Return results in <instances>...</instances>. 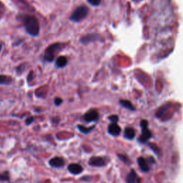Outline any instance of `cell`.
<instances>
[{
    "label": "cell",
    "mask_w": 183,
    "mask_h": 183,
    "mask_svg": "<svg viewBox=\"0 0 183 183\" xmlns=\"http://www.w3.org/2000/svg\"><path fill=\"white\" fill-rule=\"evenodd\" d=\"M24 25L26 31L32 36H37L40 33V23L34 16H26L24 19Z\"/></svg>",
    "instance_id": "cell-1"
},
{
    "label": "cell",
    "mask_w": 183,
    "mask_h": 183,
    "mask_svg": "<svg viewBox=\"0 0 183 183\" xmlns=\"http://www.w3.org/2000/svg\"><path fill=\"white\" fill-rule=\"evenodd\" d=\"M89 9L86 6H80L77 7L70 17V20L78 22L84 19L88 14Z\"/></svg>",
    "instance_id": "cell-2"
},
{
    "label": "cell",
    "mask_w": 183,
    "mask_h": 183,
    "mask_svg": "<svg viewBox=\"0 0 183 183\" xmlns=\"http://www.w3.org/2000/svg\"><path fill=\"white\" fill-rule=\"evenodd\" d=\"M63 45L60 43H55L48 47L45 50L44 59L47 61H52L54 59V54L57 52L58 50L61 49Z\"/></svg>",
    "instance_id": "cell-3"
},
{
    "label": "cell",
    "mask_w": 183,
    "mask_h": 183,
    "mask_svg": "<svg viewBox=\"0 0 183 183\" xmlns=\"http://www.w3.org/2000/svg\"><path fill=\"white\" fill-rule=\"evenodd\" d=\"M140 126L141 128H142V134H141L140 138H139V141L141 143L145 144L151 138L152 133L150 129H148V127H147L148 122L146 119H143V120L141 121Z\"/></svg>",
    "instance_id": "cell-4"
},
{
    "label": "cell",
    "mask_w": 183,
    "mask_h": 183,
    "mask_svg": "<svg viewBox=\"0 0 183 183\" xmlns=\"http://www.w3.org/2000/svg\"><path fill=\"white\" fill-rule=\"evenodd\" d=\"M100 40H101V36L98 34H89L80 39V42L87 45V44L93 42L100 41Z\"/></svg>",
    "instance_id": "cell-5"
},
{
    "label": "cell",
    "mask_w": 183,
    "mask_h": 183,
    "mask_svg": "<svg viewBox=\"0 0 183 183\" xmlns=\"http://www.w3.org/2000/svg\"><path fill=\"white\" fill-rule=\"evenodd\" d=\"M84 118L87 122H92L98 121L99 119V113L96 110H90L85 113Z\"/></svg>",
    "instance_id": "cell-6"
},
{
    "label": "cell",
    "mask_w": 183,
    "mask_h": 183,
    "mask_svg": "<svg viewBox=\"0 0 183 183\" xmlns=\"http://www.w3.org/2000/svg\"><path fill=\"white\" fill-rule=\"evenodd\" d=\"M89 165L93 167H103L107 164L105 158L102 157H92L89 160Z\"/></svg>",
    "instance_id": "cell-7"
},
{
    "label": "cell",
    "mask_w": 183,
    "mask_h": 183,
    "mask_svg": "<svg viewBox=\"0 0 183 183\" xmlns=\"http://www.w3.org/2000/svg\"><path fill=\"white\" fill-rule=\"evenodd\" d=\"M49 164L51 167L55 168H59L62 167L64 165V161L61 158H59V157H55V158H52L49 160Z\"/></svg>",
    "instance_id": "cell-8"
},
{
    "label": "cell",
    "mask_w": 183,
    "mask_h": 183,
    "mask_svg": "<svg viewBox=\"0 0 183 183\" xmlns=\"http://www.w3.org/2000/svg\"><path fill=\"white\" fill-rule=\"evenodd\" d=\"M121 128L117 122H112L108 127V132L112 136H118L120 134Z\"/></svg>",
    "instance_id": "cell-9"
},
{
    "label": "cell",
    "mask_w": 183,
    "mask_h": 183,
    "mask_svg": "<svg viewBox=\"0 0 183 183\" xmlns=\"http://www.w3.org/2000/svg\"><path fill=\"white\" fill-rule=\"evenodd\" d=\"M68 170L69 172L72 173V175H79L82 173L83 168L79 164L77 163H72V164L69 165L68 166Z\"/></svg>",
    "instance_id": "cell-10"
},
{
    "label": "cell",
    "mask_w": 183,
    "mask_h": 183,
    "mask_svg": "<svg viewBox=\"0 0 183 183\" xmlns=\"http://www.w3.org/2000/svg\"><path fill=\"white\" fill-rule=\"evenodd\" d=\"M127 182L128 183H134V182H140V179L137 176V173L135 172V171L134 170H132L130 171V172L129 173L127 177V179H126Z\"/></svg>",
    "instance_id": "cell-11"
},
{
    "label": "cell",
    "mask_w": 183,
    "mask_h": 183,
    "mask_svg": "<svg viewBox=\"0 0 183 183\" xmlns=\"http://www.w3.org/2000/svg\"><path fill=\"white\" fill-rule=\"evenodd\" d=\"M137 163H138L139 167H140V170L142 172H147L150 170V167H149L148 164H147V162L146 161L145 158H139L137 159Z\"/></svg>",
    "instance_id": "cell-12"
},
{
    "label": "cell",
    "mask_w": 183,
    "mask_h": 183,
    "mask_svg": "<svg viewBox=\"0 0 183 183\" xmlns=\"http://www.w3.org/2000/svg\"><path fill=\"white\" fill-rule=\"evenodd\" d=\"M135 136V131L132 127H127L124 129V137L127 140H132Z\"/></svg>",
    "instance_id": "cell-13"
},
{
    "label": "cell",
    "mask_w": 183,
    "mask_h": 183,
    "mask_svg": "<svg viewBox=\"0 0 183 183\" xmlns=\"http://www.w3.org/2000/svg\"><path fill=\"white\" fill-rule=\"evenodd\" d=\"M67 64V57L64 56H60L56 60V65L57 67L59 68L64 67Z\"/></svg>",
    "instance_id": "cell-14"
},
{
    "label": "cell",
    "mask_w": 183,
    "mask_h": 183,
    "mask_svg": "<svg viewBox=\"0 0 183 183\" xmlns=\"http://www.w3.org/2000/svg\"><path fill=\"white\" fill-rule=\"evenodd\" d=\"M119 103H120L121 105L124 107H125L126 109H128L129 110H132V111H134L135 110V107L132 105L131 102L128 101V100H121L119 101Z\"/></svg>",
    "instance_id": "cell-15"
},
{
    "label": "cell",
    "mask_w": 183,
    "mask_h": 183,
    "mask_svg": "<svg viewBox=\"0 0 183 183\" xmlns=\"http://www.w3.org/2000/svg\"><path fill=\"white\" fill-rule=\"evenodd\" d=\"M12 82V79L9 76L0 75V85H9Z\"/></svg>",
    "instance_id": "cell-16"
},
{
    "label": "cell",
    "mask_w": 183,
    "mask_h": 183,
    "mask_svg": "<svg viewBox=\"0 0 183 183\" xmlns=\"http://www.w3.org/2000/svg\"><path fill=\"white\" fill-rule=\"evenodd\" d=\"M95 126H92V127H85V126L80 125V124L77 125V128L79 129V130L84 134L90 133V132H92V130L95 128Z\"/></svg>",
    "instance_id": "cell-17"
},
{
    "label": "cell",
    "mask_w": 183,
    "mask_h": 183,
    "mask_svg": "<svg viewBox=\"0 0 183 183\" xmlns=\"http://www.w3.org/2000/svg\"><path fill=\"white\" fill-rule=\"evenodd\" d=\"M90 4L93 6H98L101 2V0H87Z\"/></svg>",
    "instance_id": "cell-18"
},
{
    "label": "cell",
    "mask_w": 183,
    "mask_h": 183,
    "mask_svg": "<svg viewBox=\"0 0 183 183\" xmlns=\"http://www.w3.org/2000/svg\"><path fill=\"white\" fill-rule=\"evenodd\" d=\"M109 119L112 122H117L118 119H119V117H118L117 115H115V114H114V115L110 116Z\"/></svg>",
    "instance_id": "cell-19"
},
{
    "label": "cell",
    "mask_w": 183,
    "mask_h": 183,
    "mask_svg": "<svg viewBox=\"0 0 183 183\" xmlns=\"http://www.w3.org/2000/svg\"><path fill=\"white\" fill-rule=\"evenodd\" d=\"M54 105H56V106H59V105H60L61 103H62V100H61V99L59 98H56L54 99Z\"/></svg>",
    "instance_id": "cell-20"
},
{
    "label": "cell",
    "mask_w": 183,
    "mask_h": 183,
    "mask_svg": "<svg viewBox=\"0 0 183 183\" xmlns=\"http://www.w3.org/2000/svg\"><path fill=\"white\" fill-rule=\"evenodd\" d=\"M34 122V117H30L27 118V119H26V124H27V125H30V124H32V122Z\"/></svg>",
    "instance_id": "cell-21"
},
{
    "label": "cell",
    "mask_w": 183,
    "mask_h": 183,
    "mask_svg": "<svg viewBox=\"0 0 183 183\" xmlns=\"http://www.w3.org/2000/svg\"><path fill=\"white\" fill-rule=\"evenodd\" d=\"M117 156L119 157V158L121 159V160H122V161H124V163H127V161H128V159H127V158L126 156H124V155H119V154H118Z\"/></svg>",
    "instance_id": "cell-22"
},
{
    "label": "cell",
    "mask_w": 183,
    "mask_h": 183,
    "mask_svg": "<svg viewBox=\"0 0 183 183\" xmlns=\"http://www.w3.org/2000/svg\"><path fill=\"white\" fill-rule=\"evenodd\" d=\"M0 181H9V177L0 174Z\"/></svg>",
    "instance_id": "cell-23"
},
{
    "label": "cell",
    "mask_w": 183,
    "mask_h": 183,
    "mask_svg": "<svg viewBox=\"0 0 183 183\" xmlns=\"http://www.w3.org/2000/svg\"><path fill=\"white\" fill-rule=\"evenodd\" d=\"M89 177L88 176H85L83 178H82L81 179V180H87V181H89V180H92V177L90 178H88Z\"/></svg>",
    "instance_id": "cell-24"
}]
</instances>
